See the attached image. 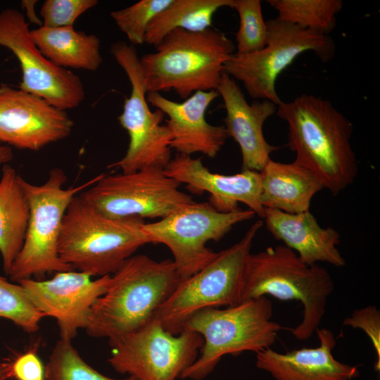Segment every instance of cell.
Returning a JSON list of instances; mask_svg holds the SVG:
<instances>
[{"label":"cell","instance_id":"cell-15","mask_svg":"<svg viewBox=\"0 0 380 380\" xmlns=\"http://www.w3.org/2000/svg\"><path fill=\"white\" fill-rule=\"evenodd\" d=\"M91 277L70 270L56 272L47 280L30 278L18 283L39 312L56 319L60 338L72 341L79 329H85L91 307L110 284V275Z\"/></svg>","mask_w":380,"mask_h":380},{"label":"cell","instance_id":"cell-25","mask_svg":"<svg viewBox=\"0 0 380 380\" xmlns=\"http://www.w3.org/2000/svg\"><path fill=\"white\" fill-rule=\"evenodd\" d=\"M234 0H172L149 24L144 43L157 46L171 31L192 32L211 27L214 14L223 7L232 8Z\"/></svg>","mask_w":380,"mask_h":380},{"label":"cell","instance_id":"cell-24","mask_svg":"<svg viewBox=\"0 0 380 380\" xmlns=\"http://www.w3.org/2000/svg\"><path fill=\"white\" fill-rule=\"evenodd\" d=\"M29 216L30 206L20 175L6 164L0 177V254L8 275L23 247Z\"/></svg>","mask_w":380,"mask_h":380},{"label":"cell","instance_id":"cell-16","mask_svg":"<svg viewBox=\"0 0 380 380\" xmlns=\"http://www.w3.org/2000/svg\"><path fill=\"white\" fill-rule=\"evenodd\" d=\"M73 126L65 110L37 95L0 85V143L36 151L68 137Z\"/></svg>","mask_w":380,"mask_h":380},{"label":"cell","instance_id":"cell-2","mask_svg":"<svg viewBox=\"0 0 380 380\" xmlns=\"http://www.w3.org/2000/svg\"><path fill=\"white\" fill-rule=\"evenodd\" d=\"M180 281L172 260L132 255L110 275L106 291L91 307L87 334L110 343L137 329L153 318Z\"/></svg>","mask_w":380,"mask_h":380},{"label":"cell","instance_id":"cell-10","mask_svg":"<svg viewBox=\"0 0 380 380\" xmlns=\"http://www.w3.org/2000/svg\"><path fill=\"white\" fill-rule=\"evenodd\" d=\"M110 52L127 75L132 90L118 117L129 138L128 148L120 160L108 167L120 169L123 173L147 168L164 170L172 158V137L166 125H161L165 114L149 108L137 50L125 42H117L111 45Z\"/></svg>","mask_w":380,"mask_h":380},{"label":"cell","instance_id":"cell-27","mask_svg":"<svg viewBox=\"0 0 380 380\" xmlns=\"http://www.w3.org/2000/svg\"><path fill=\"white\" fill-rule=\"evenodd\" d=\"M46 380H136L132 376L113 379L91 367L80 355L71 341L60 338L45 365Z\"/></svg>","mask_w":380,"mask_h":380},{"label":"cell","instance_id":"cell-34","mask_svg":"<svg viewBox=\"0 0 380 380\" xmlns=\"http://www.w3.org/2000/svg\"><path fill=\"white\" fill-rule=\"evenodd\" d=\"M37 2V1L35 0H24L22 1V6L25 9L27 17L30 21L42 27V21L37 16L34 11V5Z\"/></svg>","mask_w":380,"mask_h":380},{"label":"cell","instance_id":"cell-1","mask_svg":"<svg viewBox=\"0 0 380 380\" xmlns=\"http://www.w3.org/2000/svg\"><path fill=\"white\" fill-rule=\"evenodd\" d=\"M288 125L287 146L295 162L336 196L355 179L358 165L351 145L352 122L328 100L302 94L277 106Z\"/></svg>","mask_w":380,"mask_h":380},{"label":"cell","instance_id":"cell-3","mask_svg":"<svg viewBox=\"0 0 380 380\" xmlns=\"http://www.w3.org/2000/svg\"><path fill=\"white\" fill-rule=\"evenodd\" d=\"M140 58L147 93L174 91L184 100L198 91L217 90L234 42L212 27L199 32L176 29Z\"/></svg>","mask_w":380,"mask_h":380},{"label":"cell","instance_id":"cell-12","mask_svg":"<svg viewBox=\"0 0 380 380\" xmlns=\"http://www.w3.org/2000/svg\"><path fill=\"white\" fill-rule=\"evenodd\" d=\"M179 185L163 169L147 168L129 173H102L80 196L110 218L162 219L194 202L190 195L179 190Z\"/></svg>","mask_w":380,"mask_h":380},{"label":"cell","instance_id":"cell-36","mask_svg":"<svg viewBox=\"0 0 380 380\" xmlns=\"http://www.w3.org/2000/svg\"><path fill=\"white\" fill-rule=\"evenodd\" d=\"M13 157L11 148L8 145L0 143V164H4L10 162Z\"/></svg>","mask_w":380,"mask_h":380},{"label":"cell","instance_id":"cell-23","mask_svg":"<svg viewBox=\"0 0 380 380\" xmlns=\"http://www.w3.org/2000/svg\"><path fill=\"white\" fill-rule=\"evenodd\" d=\"M31 34L42 53L56 66L96 71L103 62L99 38L73 26H42Z\"/></svg>","mask_w":380,"mask_h":380},{"label":"cell","instance_id":"cell-6","mask_svg":"<svg viewBox=\"0 0 380 380\" xmlns=\"http://www.w3.org/2000/svg\"><path fill=\"white\" fill-rule=\"evenodd\" d=\"M271 301L262 296L225 309L206 308L194 314L184 329L199 334L203 339L200 356L182 374V379L201 380L210 374L226 355L244 351L257 353L270 348L283 329L272 320Z\"/></svg>","mask_w":380,"mask_h":380},{"label":"cell","instance_id":"cell-13","mask_svg":"<svg viewBox=\"0 0 380 380\" xmlns=\"http://www.w3.org/2000/svg\"><path fill=\"white\" fill-rule=\"evenodd\" d=\"M203 343L199 334L184 329L174 335L153 318L109 343L107 361L117 372L136 380H177L197 359Z\"/></svg>","mask_w":380,"mask_h":380},{"label":"cell","instance_id":"cell-11","mask_svg":"<svg viewBox=\"0 0 380 380\" xmlns=\"http://www.w3.org/2000/svg\"><path fill=\"white\" fill-rule=\"evenodd\" d=\"M250 209L221 212L209 202H194L153 223H144L151 243H163L170 250L181 280L196 273L215 257L208 248L210 241L223 238L234 225L252 219Z\"/></svg>","mask_w":380,"mask_h":380},{"label":"cell","instance_id":"cell-33","mask_svg":"<svg viewBox=\"0 0 380 380\" xmlns=\"http://www.w3.org/2000/svg\"><path fill=\"white\" fill-rule=\"evenodd\" d=\"M38 349L37 343L12 359V379L46 380L45 366L38 355Z\"/></svg>","mask_w":380,"mask_h":380},{"label":"cell","instance_id":"cell-28","mask_svg":"<svg viewBox=\"0 0 380 380\" xmlns=\"http://www.w3.org/2000/svg\"><path fill=\"white\" fill-rule=\"evenodd\" d=\"M44 317V315L34 306L20 284L0 276V318L10 320L31 334L39 330Z\"/></svg>","mask_w":380,"mask_h":380},{"label":"cell","instance_id":"cell-18","mask_svg":"<svg viewBox=\"0 0 380 380\" xmlns=\"http://www.w3.org/2000/svg\"><path fill=\"white\" fill-rule=\"evenodd\" d=\"M217 96L216 90L198 91L184 101L176 102L160 93L149 92L146 100L168 116L165 125L172 137L171 148L180 154L201 153L213 158L229 138L224 125H212L205 118L208 108Z\"/></svg>","mask_w":380,"mask_h":380},{"label":"cell","instance_id":"cell-31","mask_svg":"<svg viewBox=\"0 0 380 380\" xmlns=\"http://www.w3.org/2000/svg\"><path fill=\"white\" fill-rule=\"evenodd\" d=\"M97 4L96 0H46L40 10L42 26H73L80 15Z\"/></svg>","mask_w":380,"mask_h":380},{"label":"cell","instance_id":"cell-9","mask_svg":"<svg viewBox=\"0 0 380 380\" xmlns=\"http://www.w3.org/2000/svg\"><path fill=\"white\" fill-rule=\"evenodd\" d=\"M267 39L262 49L253 53H234L226 61L224 71L241 81L251 97L268 100L276 106L282 101L276 91L278 77L295 59L312 51L322 62L331 61L336 51L333 39L278 18L266 21Z\"/></svg>","mask_w":380,"mask_h":380},{"label":"cell","instance_id":"cell-20","mask_svg":"<svg viewBox=\"0 0 380 380\" xmlns=\"http://www.w3.org/2000/svg\"><path fill=\"white\" fill-rule=\"evenodd\" d=\"M319 346L303 348L284 353L266 348L256 353V367L274 380H352L360 376L356 365L334 358L336 339L331 331L316 329Z\"/></svg>","mask_w":380,"mask_h":380},{"label":"cell","instance_id":"cell-19","mask_svg":"<svg viewBox=\"0 0 380 380\" xmlns=\"http://www.w3.org/2000/svg\"><path fill=\"white\" fill-rule=\"evenodd\" d=\"M226 110L224 127L229 137L238 144L242 159L241 170L260 172L279 147L270 144L263 134V125L277 110L268 100L248 103L235 80L224 71L216 90Z\"/></svg>","mask_w":380,"mask_h":380},{"label":"cell","instance_id":"cell-29","mask_svg":"<svg viewBox=\"0 0 380 380\" xmlns=\"http://www.w3.org/2000/svg\"><path fill=\"white\" fill-rule=\"evenodd\" d=\"M232 8L239 16V28L236 35V52L246 54L264 48L267 39L266 21L260 0H234Z\"/></svg>","mask_w":380,"mask_h":380},{"label":"cell","instance_id":"cell-30","mask_svg":"<svg viewBox=\"0 0 380 380\" xmlns=\"http://www.w3.org/2000/svg\"><path fill=\"white\" fill-rule=\"evenodd\" d=\"M172 0H141L127 8L112 11L110 17L132 44H142L152 20Z\"/></svg>","mask_w":380,"mask_h":380},{"label":"cell","instance_id":"cell-35","mask_svg":"<svg viewBox=\"0 0 380 380\" xmlns=\"http://www.w3.org/2000/svg\"><path fill=\"white\" fill-rule=\"evenodd\" d=\"M11 365L12 360L10 358L0 362V380L12 379Z\"/></svg>","mask_w":380,"mask_h":380},{"label":"cell","instance_id":"cell-37","mask_svg":"<svg viewBox=\"0 0 380 380\" xmlns=\"http://www.w3.org/2000/svg\"><path fill=\"white\" fill-rule=\"evenodd\" d=\"M6 380H13V379H6Z\"/></svg>","mask_w":380,"mask_h":380},{"label":"cell","instance_id":"cell-22","mask_svg":"<svg viewBox=\"0 0 380 380\" xmlns=\"http://www.w3.org/2000/svg\"><path fill=\"white\" fill-rule=\"evenodd\" d=\"M260 173V199L265 208L291 214L307 212L313 196L324 189L311 172L295 161L283 163L270 158Z\"/></svg>","mask_w":380,"mask_h":380},{"label":"cell","instance_id":"cell-7","mask_svg":"<svg viewBox=\"0 0 380 380\" xmlns=\"http://www.w3.org/2000/svg\"><path fill=\"white\" fill-rule=\"evenodd\" d=\"M101 175L67 189L63 186L67 176L58 167L51 170L48 179L41 185L31 184L20 176L30 216L23 247L8 274L11 280L18 282L46 273L74 270L58 255L63 218L73 198L96 183Z\"/></svg>","mask_w":380,"mask_h":380},{"label":"cell","instance_id":"cell-14","mask_svg":"<svg viewBox=\"0 0 380 380\" xmlns=\"http://www.w3.org/2000/svg\"><path fill=\"white\" fill-rule=\"evenodd\" d=\"M0 45L10 49L22 69L20 89L37 95L58 109L78 106L85 91L80 78L56 66L39 51L24 15L15 8L0 12Z\"/></svg>","mask_w":380,"mask_h":380},{"label":"cell","instance_id":"cell-5","mask_svg":"<svg viewBox=\"0 0 380 380\" xmlns=\"http://www.w3.org/2000/svg\"><path fill=\"white\" fill-rule=\"evenodd\" d=\"M144 223L138 217H106L78 194L63 218L59 257L73 270L91 277L111 275L140 247L151 243Z\"/></svg>","mask_w":380,"mask_h":380},{"label":"cell","instance_id":"cell-32","mask_svg":"<svg viewBox=\"0 0 380 380\" xmlns=\"http://www.w3.org/2000/svg\"><path fill=\"white\" fill-rule=\"evenodd\" d=\"M343 326L363 330L370 338L375 350L377 360L374 369H380V312L374 305L355 310L350 317L343 321Z\"/></svg>","mask_w":380,"mask_h":380},{"label":"cell","instance_id":"cell-26","mask_svg":"<svg viewBox=\"0 0 380 380\" xmlns=\"http://www.w3.org/2000/svg\"><path fill=\"white\" fill-rule=\"evenodd\" d=\"M278 13L279 20L329 35L336 26V15L341 11V0H268Z\"/></svg>","mask_w":380,"mask_h":380},{"label":"cell","instance_id":"cell-17","mask_svg":"<svg viewBox=\"0 0 380 380\" xmlns=\"http://www.w3.org/2000/svg\"><path fill=\"white\" fill-rule=\"evenodd\" d=\"M164 171L180 184H185L193 193H209V203L219 211L236 210L238 203H242L263 219L265 208L260 199V172L247 170L232 175L214 173L201 158L180 153L171 158Z\"/></svg>","mask_w":380,"mask_h":380},{"label":"cell","instance_id":"cell-8","mask_svg":"<svg viewBox=\"0 0 380 380\" xmlns=\"http://www.w3.org/2000/svg\"><path fill=\"white\" fill-rule=\"evenodd\" d=\"M262 226L263 222L257 220L237 243L216 253L203 268L181 280L156 310L153 318L165 330L177 335L183 331L186 321L198 311L240 303L246 262Z\"/></svg>","mask_w":380,"mask_h":380},{"label":"cell","instance_id":"cell-4","mask_svg":"<svg viewBox=\"0 0 380 380\" xmlns=\"http://www.w3.org/2000/svg\"><path fill=\"white\" fill-rule=\"evenodd\" d=\"M334 281L324 267L308 265L283 244L250 253L243 272L241 303L270 295L282 300H297L303 318L291 329L298 340H306L318 328L326 311Z\"/></svg>","mask_w":380,"mask_h":380},{"label":"cell","instance_id":"cell-21","mask_svg":"<svg viewBox=\"0 0 380 380\" xmlns=\"http://www.w3.org/2000/svg\"><path fill=\"white\" fill-rule=\"evenodd\" d=\"M267 229L283 245L293 250L308 265L324 262L343 267L346 261L337 246L341 236L334 227H322L315 217L307 211L291 214L265 208Z\"/></svg>","mask_w":380,"mask_h":380}]
</instances>
